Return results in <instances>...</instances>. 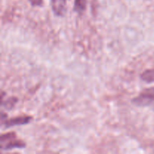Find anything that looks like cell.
<instances>
[{
	"label": "cell",
	"mask_w": 154,
	"mask_h": 154,
	"mask_svg": "<svg viewBox=\"0 0 154 154\" xmlns=\"http://www.w3.org/2000/svg\"><path fill=\"white\" fill-rule=\"evenodd\" d=\"M87 6V0H75L74 5V11L77 13H82L86 9Z\"/></svg>",
	"instance_id": "cell-7"
},
{
	"label": "cell",
	"mask_w": 154,
	"mask_h": 154,
	"mask_svg": "<svg viewBox=\"0 0 154 154\" xmlns=\"http://www.w3.org/2000/svg\"><path fill=\"white\" fill-rule=\"evenodd\" d=\"M0 144L2 150H10L14 148L23 149L26 147V144L23 141L17 138L14 132H8L2 135Z\"/></svg>",
	"instance_id": "cell-1"
},
{
	"label": "cell",
	"mask_w": 154,
	"mask_h": 154,
	"mask_svg": "<svg viewBox=\"0 0 154 154\" xmlns=\"http://www.w3.org/2000/svg\"><path fill=\"white\" fill-rule=\"evenodd\" d=\"M141 79L146 83L154 82V69L146 70L141 75Z\"/></svg>",
	"instance_id": "cell-6"
},
{
	"label": "cell",
	"mask_w": 154,
	"mask_h": 154,
	"mask_svg": "<svg viewBox=\"0 0 154 154\" xmlns=\"http://www.w3.org/2000/svg\"><path fill=\"white\" fill-rule=\"evenodd\" d=\"M32 120V117L29 116H19V117H13L9 120H5L2 124L5 128H11L16 126H22L27 124Z\"/></svg>",
	"instance_id": "cell-3"
},
{
	"label": "cell",
	"mask_w": 154,
	"mask_h": 154,
	"mask_svg": "<svg viewBox=\"0 0 154 154\" xmlns=\"http://www.w3.org/2000/svg\"><path fill=\"white\" fill-rule=\"evenodd\" d=\"M66 0H51V5L55 14L63 16L66 14Z\"/></svg>",
	"instance_id": "cell-4"
},
{
	"label": "cell",
	"mask_w": 154,
	"mask_h": 154,
	"mask_svg": "<svg viewBox=\"0 0 154 154\" xmlns=\"http://www.w3.org/2000/svg\"><path fill=\"white\" fill-rule=\"evenodd\" d=\"M30 3L32 6H42L43 0H29Z\"/></svg>",
	"instance_id": "cell-8"
},
{
	"label": "cell",
	"mask_w": 154,
	"mask_h": 154,
	"mask_svg": "<svg viewBox=\"0 0 154 154\" xmlns=\"http://www.w3.org/2000/svg\"><path fill=\"white\" fill-rule=\"evenodd\" d=\"M18 102V99L16 97H10L7 99H2L1 105L2 108L6 110H11L15 105V104Z\"/></svg>",
	"instance_id": "cell-5"
},
{
	"label": "cell",
	"mask_w": 154,
	"mask_h": 154,
	"mask_svg": "<svg viewBox=\"0 0 154 154\" xmlns=\"http://www.w3.org/2000/svg\"><path fill=\"white\" fill-rule=\"evenodd\" d=\"M132 103L139 107L147 106L154 102V87L145 89L137 97L132 99Z\"/></svg>",
	"instance_id": "cell-2"
}]
</instances>
